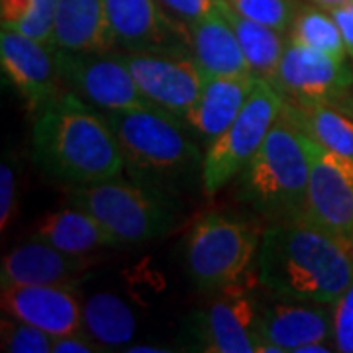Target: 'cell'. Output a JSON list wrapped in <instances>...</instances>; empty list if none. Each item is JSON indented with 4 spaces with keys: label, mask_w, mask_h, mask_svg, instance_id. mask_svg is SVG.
<instances>
[{
    "label": "cell",
    "mask_w": 353,
    "mask_h": 353,
    "mask_svg": "<svg viewBox=\"0 0 353 353\" xmlns=\"http://www.w3.org/2000/svg\"><path fill=\"white\" fill-rule=\"evenodd\" d=\"M4 316L32 324L53 338L83 330V306L75 290L63 285H8L2 287Z\"/></svg>",
    "instance_id": "2e32d148"
},
{
    "label": "cell",
    "mask_w": 353,
    "mask_h": 353,
    "mask_svg": "<svg viewBox=\"0 0 353 353\" xmlns=\"http://www.w3.org/2000/svg\"><path fill=\"white\" fill-rule=\"evenodd\" d=\"M289 41L328 53L338 59L347 57V50L334 16L330 14V10L316 6L312 2L301 6L294 22L290 26Z\"/></svg>",
    "instance_id": "d4e9b609"
},
{
    "label": "cell",
    "mask_w": 353,
    "mask_h": 353,
    "mask_svg": "<svg viewBox=\"0 0 353 353\" xmlns=\"http://www.w3.org/2000/svg\"><path fill=\"white\" fill-rule=\"evenodd\" d=\"M228 6L253 22L269 26L289 36V30L304 2L301 0H226Z\"/></svg>",
    "instance_id": "4316f807"
},
{
    "label": "cell",
    "mask_w": 353,
    "mask_h": 353,
    "mask_svg": "<svg viewBox=\"0 0 353 353\" xmlns=\"http://www.w3.org/2000/svg\"><path fill=\"white\" fill-rule=\"evenodd\" d=\"M51 43L69 53H110L114 41L104 0H57Z\"/></svg>",
    "instance_id": "ffe728a7"
},
{
    "label": "cell",
    "mask_w": 353,
    "mask_h": 353,
    "mask_svg": "<svg viewBox=\"0 0 353 353\" xmlns=\"http://www.w3.org/2000/svg\"><path fill=\"white\" fill-rule=\"evenodd\" d=\"M273 87L294 104L341 106L353 83V71L345 59L289 41L279 63Z\"/></svg>",
    "instance_id": "8fae6325"
},
{
    "label": "cell",
    "mask_w": 353,
    "mask_h": 353,
    "mask_svg": "<svg viewBox=\"0 0 353 353\" xmlns=\"http://www.w3.org/2000/svg\"><path fill=\"white\" fill-rule=\"evenodd\" d=\"M257 279L273 299L296 303H336L353 283L347 245L308 220H273L263 230Z\"/></svg>",
    "instance_id": "6da1fadb"
},
{
    "label": "cell",
    "mask_w": 353,
    "mask_h": 353,
    "mask_svg": "<svg viewBox=\"0 0 353 353\" xmlns=\"http://www.w3.org/2000/svg\"><path fill=\"white\" fill-rule=\"evenodd\" d=\"M283 106L285 97L273 83L259 79L236 120L204 152L201 179L202 189L208 196L238 179L263 145Z\"/></svg>",
    "instance_id": "52a82bcc"
},
{
    "label": "cell",
    "mask_w": 353,
    "mask_h": 353,
    "mask_svg": "<svg viewBox=\"0 0 353 353\" xmlns=\"http://www.w3.org/2000/svg\"><path fill=\"white\" fill-rule=\"evenodd\" d=\"M332 341L336 352L353 353V283L332 304Z\"/></svg>",
    "instance_id": "f1b7e54d"
},
{
    "label": "cell",
    "mask_w": 353,
    "mask_h": 353,
    "mask_svg": "<svg viewBox=\"0 0 353 353\" xmlns=\"http://www.w3.org/2000/svg\"><path fill=\"white\" fill-rule=\"evenodd\" d=\"M124 352L128 353H167V347H153V345H128Z\"/></svg>",
    "instance_id": "836d02e7"
},
{
    "label": "cell",
    "mask_w": 353,
    "mask_h": 353,
    "mask_svg": "<svg viewBox=\"0 0 353 353\" xmlns=\"http://www.w3.org/2000/svg\"><path fill=\"white\" fill-rule=\"evenodd\" d=\"M347 252H350V255H352V261H353V240L347 243Z\"/></svg>",
    "instance_id": "8d00e7d4"
},
{
    "label": "cell",
    "mask_w": 353,
    "mask_h": 353,
    "mask_svg": "<svg viewBox=\"0 0 353 353\" xmlns=\"http://www.w3.org/2000/svg\"><path fill=\"white\" fill-rule=\"evenodd\" d=\"M32 155L46 175L69 187L122 175L124 155L106 114L65 90L36 112Z\"/></svg>",
    "instance_id": "7a4b0ae2"
},
{
    "label": "cell",
    "mask_w": 353,
    "mask_h": 353,
    "mask_svg": "<svg viewBox=\"0 0 353 353\" xmlns=\"http://www.w3.org/2000/svg\"><path fill=\"white\" fill-rule=\"evenodd\" d=\"M340 108H341V110H345V112L352 114V116H353V102H345V104H341Z\"/></svg>",
    "instance_id": "d590c367"
},
{
    "label": "cell",
    "mask_w": 353,
    "mask_h": 353,
    "mask_svg": "<svg viewBox=\"0 0 353 353\" xmlns=\"http://www.w3.org/2000/svg\"><path fill=\"white\" fill-rule=\"evenodd\" d=\"M263 230L259 224L224 214L201 216L185 241V265L192 283L206 292L236 287L259 253Z\"/></svg>",
    "instance_id": "8992f818"
},
{
    "label": "cell",
    "mask_w": 353,
    "mask_h": 353,
    "mask_svg": "<svg viewBox=\"0 0 353 353\" xmlns=\"http://www.w3.org/2000/svg\"><path fill=\"white\" fill-rule=\"evenodd\" d=\"M55 10L57 0H0V20L4 28L46 43L53 41Z\"/></svg>",
    "instance_id": "484cf974"
},
{
    "label": "cell",
    "mask_w": 353,
    "mask_h": 353,
    "mask_svg": "<svg viewBox=\"0 0 353 353\" xmlns=\"http://www.w3.org/2000/svg\"><path fill=\"white\" fill-rule=\"evenodd\" d=\"M304 145L310 179L303 218L347 245L353 240V159L316 143L306 134Z\"/></svg>",
    "instance_id": "9c48e42d"
},
{
    "label": "cell",
    "mask_w": 353,
    "mask_h": 353,
    "mask_svg": "<svg viewBox=\"0 0 353 353\" xmlns=\"http://www.w3.org/2000/svg\"><path fill=\"white\" fill-rule=\"evenodd\" d=\"M224 8V6H222ZM210 14L189 24L190 55L204 75L236 77L253 73L248 63L240 39L230 24L224 10Z\"/></svg>",
    "instance_id": "d6986e66"
},
{
    "label": "cell",
    "mask_w": 353,
    "mask_h": 353,
    "mask_svg": "<svg viewBox=\"0 0 353 353\" xmlns=\"http://www.w3.org/2000/svg\"><path fill=\"white\" fill-rule=\"evenodd\" d=\"M0 65L30 112H38L55 97L63 94L57 48L4 28L0 34Z\"/></svg>",
    "instance_id": "7c38bea8"
},
{
    "label": "cell",
    "mask_w": 353,
    "mask_h": 353,
    "mask_svg": "<svg viewBox=\"0 0 353 353\" xmlns=\"http://www.w3.org/2000/svg\"><path fill=\"white\" fill-rule=\"evenodd\" d=\"M2 352L8 353H51L53 336L16 318H2Z\"/></svg>",
    "instance_id": "83f0119b"
},
{
    "label": "cell",
    "mask_w": 353,
    "mask_h": 353,
    "mask_svg": "<svg viewBox=\"0 0 353 353\" xmlns=\"http://www.w3.org/2000/svg\"><path fill=\"white\" fill-rule=\"evenodd\" d=\"M102 352V347L88 338L87 334L81 330L75 334H67V336H59L53 338V350L51 353H92Z\"/></svg>",
    "instance_id": "1f68e13d"
},
{
    "label": "cell",
    "mask_w": 353,
    "mask_h": 353,
    "mask_svg": "<svg viewBox=\"0 0 353 353\" xmlns=\"http://www.w3.org/2000/svg\"><path fill=\"white\" fill-rule=\"evenodd\" d=\"M330 14L334 16L336 24L340 28L347 55L353 59V2H347V4H341V6L332 8Z\"/></svg>",
    "instance_id": "d6a6232c"
},
{
    "label": "cell",
    "mask_w": 353,
    "mask_h": 353,
    "mask_svg": "<svg viewBox=\"0 0 353 353\" xmlns=\"http://www.w3.org/2000/svg\"><path fill=\"white\" fill-rule=\"evenodd\" d=\"M88 255H71L41 240H28L2 257L0 281L8 285L73 287L88 269Z\"/></svg>",
    "instance_id": "e0dca14e"
},
{
    "label": "cell",
    "mask_w": 353,
    "mask_h": 353,
    "mask_svg": "<svg viewBox=\"0 0 353 353\" xmlns=\"http://www.w3.org/2000/svg\"><path fill=\"white\" fill-rule=\"evenodd\" d=\"M67 201L94 216L118 245L157 240L173 232L181 220L175 192L124 175L71 187Z\"/></svg>",
    "instance_id": "5b68a950"
},
{
    "label": "cell",
    "mask_w": 353,
    "mask_h": 353,
    "mask_svg": "<svg viewBox=\"0 0 353 353\" xmlns=\"http://www.w3.org/2000/svg\"><path fill=\"white\" fill-rule=\"evenodd\" d=\"M257 81L259 77L253 73L236 77L206 75L201 97L196 99L185 120L192 136L204 148H208L236 120Z\"/></svg>",
    "instance_id": "ac0fdd59"
},
{
    "label": "cell",
    "mask_w": 353,
    "mask_h": 353,
    "mask_svg": "<svg viewBox=\"0 0 353 353\" xmlns=\"http://www.w3.org/2000/svg\"><path fill=\"white\" fill-rule=\"evenodd\" d=\"M328 304L275 299L259 308V353H296L306 343L332 338Z\"/></svg>",
    "instance_id": "9a60e30c"
},
{
    "label": "cell",
    "mask_w": 353,
    "mask_h": 353,
    "mask_svg": "<svg viewBox=\"0 0 353 353\" xmlns=\"http://www.w3.org/2000/svg\"><path fill=\"white\" fill-rule=\"evenodd\" d=\"M114 48L124 51H187L189 24L165 12L159 0H104Z\"/></svg>",
    "instance_id": "4fadbf2b"
},
{
    "label": "cell",
    "mask_w": 353,
    "mask_h": 353,
    "mask_svg": "<svg viewBox=\"0 0 353 353\" xmlns=\"http://www.w3.org/2000/svg\"><path fill=\"white\" fill-rule=\"evenodd\" d=\"M308 179L310 159L304 134L285 101L263 145L238 175L236 196L271 222L301 218L306 206Z\"/></svg>",
    "instance_id": "277c9868"
},
{
    "label": "cell",
    "mask_w": 353,
    "mask_h": 353,
    "mask_svg": "<svg viewBox=\"0 0 353 353\" xmlns=\"http://www.w3.org/2000/svg\"><path fill=\"white\" fill-rule=\"evenodd\" d=\"M159 2L185 24L218 12L226 4V0H159Z\"/></svg>",
    "instance_id": "f546056e"
},
{
    "label": "cell",
    "mask_w": 353,
    "mask_h": 353,
    "mask_svg": "<svg viewBox=\"0 0 353 353\" xmlns=\"http://www.w3.org/2000/svg\"><path fill=\"white\" fill-rule=\"evenodd\" d=\"M104 114L132 179L175 192L176 185L202 173L204 153L183 120L159 108Z\"/></svg>",
    "instance_id": "3957f363"
},
{
    "label": "cell",
    "mask_w": 353,
    "mask_h": 353,
    "mask_svg": "<svg viewBox=\"0 0 353 353\" xmlns=\"http://www.w3.org/2000/svg\"><path fill=\"white\" fill-rule=\"evenodd\" d=\"M83 332L102 350H126L136 338L138 318L116 292H94L83 304Z\"/></svg>",
    "instance_id": "7402d4cb"
},
{
    "label": "cell",
    "mask_w": 353,
    "mask_h": 353,
    "mask_svg": "<svg viewBox=\"0 0 353 353\" xmlns=\"http://www.w3.org/2000/svg\"><path fill=\"white\" fill-rule=\"evenodd\" d=\"M116 55L155 108L187 120L206 79L192 55L187 51H126Z\"/></svg>",
    "instance_id": "ba28073f"
},
{
    "label": "cell",
    "mask_w": 353,
    "mask_h": 353,
    "mask_svg": "<svg viewBox=\"0 0 353 353\" xmlns=\"http://www.w3.org/2000/svg\"><path fill=\"white\" fill-rule=\"evenodd\" d=\"M16 171L8 159L2 161L0 167V228L6 232V228L12 224L16 214Z\"/></svg>",
    "instance_id": "4dcf8cb0"
},
{
    "label": "cell",
    "mask_w": 353,
    "mask_h": 353,
    "mask_svg": "<svg viewBox=\"0 0 353 353\" xmlns=\"http://www.w3.org/2000/svg\"><path fill=\"white\" fill-rule=\"evenodd\" d=\"M59 75L67 90L102 112L155 108L116 53H69L57 50Z\"/></svg>",
    "instance_id": "30bf717a"
},
{
    "label": "cell",
    "mask_w": 353,
    "mask_h": 353,
    "mask_svg": "<svg viewBox=\"0 0 353 353\" xmlns=\"http://www.w3.org/2000/svg\"><path fill=\"white\" fill-rule=\"evenodd\" d=\"M289 102V101H287ZM296 124L316 143L353 159V116L334 104L289 102Z\"/></svg>",
    "instance_id": "cb8c5ba5"
},
{
    "label": "cell",
    "mask_w": 353,
    "mask_h": 353,
    "mask_svg": "<svg viewBox=\"0 0 353 353\" xmlns=\"http://www.w3.org/2000/svg\"><path fill=\"white\" fill-rule=\"evenodd\" d=\"M312 4L316 6H322V8H326V10H332V8H336V6H341V4H347V2H353V0H310Z\"/></svg>",
    "instance_id": "e575fe53"
},
{
    "label": "cell",
    "mask_w": 353,
    "mask_h": 353,
    "mask_svg": "<svg viewBox=\"0 0 353 353\" xmlns=\"http://www.w3.org/2000/svg\"><path fill=\"white\" fill-rule=\"evenodd\" d=\"M32 238L71 255H90L102 248L118 245L94 216L77 206L41 216Z\"/></svg>",
    "instance_id": "44dd1931"
},
{
    "label": "cell",
    "mask_w": 353,
    "mask_h": 353,
    "mask_svg": "<svg viewBox=\"0 0 353 353\" xmlns=\"http://www.w3.org/2000/svg\"><path fill=\"white\" fill-rule=\"evenodd\" d=\"M222 10H224V16L230 20L238 39H240L241 50H243V55L252 67L253 75L271 83L275 79L279 63L283 59V53L289 46V36L279 32V30L269 28V26L253 22L250 18L241 16L236 10H232L228 6V2Z\"/></svg>",
    "instance_id": "603a6c76"
},
{
    "label": "cell",
    "mask_w": 353,
    "mask_h": 353,
    "mask_svg": "<svg viewBox=\"0 0 353 353\" xmlns=\"http://www.w3.org/2000/svg\"><path fill=\"white\" fill-rule=\"evenodd\" d=\"M259 306L236 287L222 290L204 310L196 314L194 336L201 352L257 353Z\"/></svg>",
    "instance_id": "5bb4252c"
}]
</instances>
